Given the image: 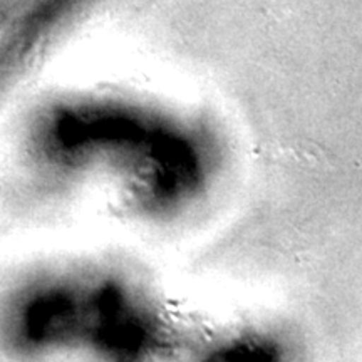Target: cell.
<instances>
[{
  "label": "cell",
  "mask_w": 362,
  "mask_h": 362,
  "mask_svg": "<svg viewBox=\"0 0 362 362\" xmlns=\"http://www.w3.org/2000/svg\"><path fill=\"white\" fill-rule=\"evenodd\" d=\"M39 131L25 146V178L39 192L101 188L144 223L194 214L225 178V149L194 121L143 107L93 106Z\"/></svg>",
  "instance_id": "obj_1"
},
{
  "label": "cell",
  "mask_w": 362,
  "mask_h": 362,
  "mask_svg": "<svg viewBox=\"0 0 362 362\" xmlns=\"http://www.w3.org/2000/svg\"><path fill=\"white\" fill-rule=\"evenodd\" d=\"M193 362H297V349L280 330L248 324L216 332Z\"/></svg>",
  "instance_id": "obj_3"
},
{
  "label": "cell",
  "mask_w": 362,
  "mask_h": 362,
  "mask_svg": "<svg viewBox=\"0 0 362 362\" xmlns=\"http://www.w3.org/2000/svg\"><path fill=\"white\" fill-rule=\"evenodd\" d=\"M0 334L30 346L89 344L133 362L175 346L171 312L146 280L101 262H45L0 288Z\"/></svg>",
  "instance_id": "obj_2"
}]
</instances>
